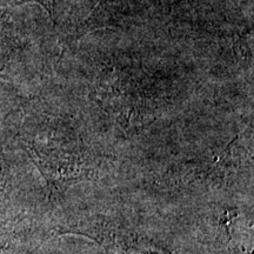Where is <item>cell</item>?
<instances>
[{
    "instance_id": "cell-1",
    "label": "cell",
    "mask_w": 254,
    "mask_h": 254,
    "mask_svg": "<svg viewBox=\"0 0 254 254\" xmlns=\"http://www.w3.org/2000/svg\"><path fill=\"white\" fill-rule=\"evenodd\" d=\"M81 233L97 241L109 254H171L167 250L161 249L154 244L139 240L131 234L122 232L95 228Z\"/></svg>"
}]
</instances>
